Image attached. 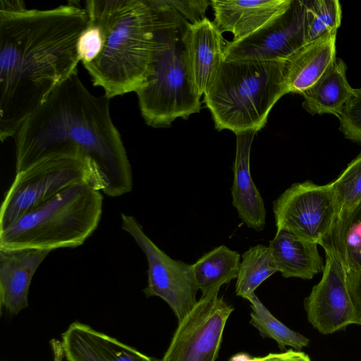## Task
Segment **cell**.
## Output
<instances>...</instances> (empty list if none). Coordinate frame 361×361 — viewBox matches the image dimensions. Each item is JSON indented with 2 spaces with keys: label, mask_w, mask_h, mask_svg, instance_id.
I'll list each match as a JSON object with an SVG mask.
<instances>
[{
  "label": "cell",
  "mask_w": 361,
  "mask_h": 361,
  "mask_svg": "<svg viewBox=\"0 0 361 361\" xmlns=\"http://www.w3.org/2000/svg\"><path fill=\"white\" fill-rule=\"evenodd\" d=\"M292 0H212V21L223 34L230 32L232 41H239L262 27L286 10Z\"/></svg>",
  "instance_id": "obj_16"
},
{
  "label": "cell",
  "mask_w": 361,
  "mask_h": 361,
  "mask_svg": "<svg viewBox=\"0 0 361 361\" xmlns=\"http://www.w3.org/2000/svg\"><path fill=\"white\" fill-rule=\"evenodd\" d=\"M226 41L208 18L190 25L188 52L195 85L202 96L224 60Z\"/></svg>",
  "instance_id": "obj_18"
},
{
  "label": "cell",
  "mask_w": 361,
  "mask_h": 361,
  "mask_svg": "<svg viewBox=\"0 0 361 361\" xmlns=\"http://www.w3.org/2000/svg\"><path fill=\"white\" fill-rule=\"evenodd\" d=\"M307 7L305 44L323 35L337 32L341 23V6L338 0H305Z\"/></svg>",
  "instance_id": "obj_25"
},
{
  "label": "cell",
  "mask_w": 361,
  "mask_h": 361,
  "mask_svg": "<svg viewBox=\"0 0 361 361\" xmlns=\"http://www.w3.org/2000/svg\"><path fill=\"white\" fill-rule=\"evenodd\" d=\"M277 231H286L302 240L322 245L336 219V205L329 183L307 180L293 183L273 202Z\"/></svg>",
  "instance_id": "obj_9"
},
{
  "label": "cell",
  "mask_w": 361,
  "mask_h": 361,
  "mask_svg": "<svg viewBox=\"0 0 361 361\" xmlns=\"http://www.w3.org/2000/svg\"><path fill=\"white\" fill-rule=\"evenodd\" d=\"M336 33L328 32L306 43L286 60L289 92L302 94L334 63Z\"/></svg>",
  "instance_id": "obj_17"
},
{
  "label": "cell",
  "mask_w": 361,
  "mask_h": 361,
  "mask_svg": "<svg viewBox=\"0 0 361 361\" xmlns=\"http://www.w3.org/2000/svg\"><path fill=\"white\" fill-rule=\"evenodd\" d=\"M103 39L100 27L88 19L87 26L80 35L77 45L79 60L83 66L92 62L99 56Z\"/></svg>",
  "instance_id": "obj_28"
},
{
  "label": "cell",
  "mask_w": 361,
  "mask_h": 361,
  "mask_svg": "<svg viewBox=\"0 0 361 361\" xmlns=\"http://www.w3.org/2000/svg\"><path fill=\"white\" fill-rule=\"evenodd\" d=\"M347 283L354 305L353 324L361 325V264L355 269L346 271Z\"/></svg>",
  "instance_id": "obj_30"
},
{
  "label": "cell",
  "mask_w": 361,
  "mask_h": 361,
  "mask_svg": "<svg viewBox=\"0 0 361 361\" xmlns=\"http://www.w3.org/2000/svg\"><path fill=\"white\" fill-rule=\"evenodd\" d=\"M329 185L334 197L336 219L330 235L321 246L342 259L348 221L361 203V152Z\"/></svg>",
  "instance_id": "obj_20"
},
{
  "label": "cell",
  "mask_w": 361,
  "mask_h": 361,
  "mask_svg": "<svg viewBox=\"0 0 361 361\" xmlns=\"http://www.w3.org/2000/svg\"><path fill=\"white\" fill-rule=\"evenodd\" d=\"M278 271L269 246L258 244L242 255L235 283V295L245 299Z\"/></svg>",
  "instance_id": "obj_23"
},
{
  "label": "cell",
  "mask_w": 361,
  "mask_h": 361,
  "mask_svg": "<svg viewBox=\"0 0 361 361\" xmlns=\"http://www.w3.org/2000/svg\"><path fill=\"white\" fill-rule=\"evenodd\" d=\"M229 361H261L260 357H253L245 353H240L233 355Z\"/></svg>",
  "instance_id": "obj_33"
},
{
  "label": "cell",
  "mask_w": 361,
  "mask_h": 361,
  "mask_svg": "<svg viewBox=\"0 0 361 361\" xmlns=\"http://www.w3.org/2000/svg\"><path fill=\"white\" fill-rule=\"evenodd\" d=\"M102 207L101 191L87 183L72 185L0 231V248L79 247L97 229Z\"/></svg>",
  "instance_id": "obj_6"
},
{
  "label": "cell",
  "mask_w": 361,
  "mask_h": 361,
  "mask_svg": "<svg viewBox=\"0 0 361 361\" xmlns=\"http://www.w3.org/2000/svg\"><path fill=\"white\" fill-rule=\"evenodd\" d=\"M319 282L304 300L307 317L322 334H331L353 324L354 305L341 259L328 249Z\"/></svg>",
  "instance_id": "obj_12"
},
{
  "label": "cell",
  "mask_w": 361,
  "mask_h": 361,
  "mask_svg": "<svg viewBox=\"0 0 361 361\" xmlns=\"http://www.w3.org/2000/svg\"><path fill=\"white\" fill-rule=\"evenodd\" d=\"M355 91L338 118L339 130L345 137L361 143V88L355 89Z\"/></svg>",
  "instance_id": "obj_27"
},
{
  "label": "cell",
  "mask_w": 361,
  "mask_h": 361,
  "mask_svg": "<svg viewBox=\"0 0 361 361\" xmlns=\"http://www.w3.org/2000/svg\"><path fill=\"white\" fill-rule=\"evenodd\" d=\"M85 8L104 37L99 56L83 66L93 85L102 87L109 99L136 92L143 84L153 47L152 0H87Z\"/></svg>",
  "instance_id": "obj_3"
},
{
  "label": "cell",
  "mask_w": 361,
  "mask_h": 361,
  "mask_svg": "<svg viewBox=\"0 0 361 361\" xmlns=\"http://www.w3.org/2000/svg\"><path fill=\"white\" fill-rule=\"evenodd\" d=\"M51 251L0 248V307L16 315L28 306L30 286L37 269Z\"/></svg>",
  "instance_id": "obj_13"
},
{
  "label": "cell",
  "mask_w": 361,
  "mask_h": 361,
  "mask_svg": "<svg viewBox=\"0 0 361 361\" xmlns=\"http://www.w3.org/2000/svg\"><path fill=\"white\" fill-rule=\"evenodd\" d=\"M240 254L221 245L205 253L192 264L202 296L219 292L220 288L238 278Z\"/></svg>",
  "instance_id": "obj_22"
},
{
  "label": "cell",
  "mask_w": 361,
  "mask_h": 361,
  "mask_svg": "<svg viewBox=\"0 0 361 361\" xmlns=\"http://www.w3.org/2000/svg\"><path fill=\"white\" fill-rule=\"evenodd\" d=\"M305 0H292L289 7L249 36L226 42L224 61H286L305 44Z\"/></svg>",
  "instance_id": "obj_11"
},
{
  "label": "cell",
  "mask_w": 361,
  "mask_h": 361,
  "mask_svg": "<svg viewBox=\"0 0 361 361\" xmlns=\"http://www.w3.org/2000/svg\"><path fill=\"white\" fill-rule=\"evenodd\" d=\"M87 179L84 162L72 156L48 157L16 173L1 203L0 231L65 188L87 183Z\"/></svg>",
  "instance_id": "obj_7"
},
{
  "label": "cell",
  "mask_w": 361,
  "mask_h": 361,
  "mask_svg": "<svg viewBox=\"0 0 361 361\" xmlns=\"http://www.w3.org/2000/svg\"><path fill=\"white\" fill-rule=\"evenodd\" d=\"M85 8L68 1L27 9L21 1L0 8V139L15 136L63 81L78 73L77 45L87 27Z\"/></svg>",
  "instance_id": "obj_1"
},
{
  "label": "cell",
  "mask_w": 361,
  "mask_h": 361,
  "mask_svg": "<svg viewBox=\"0 0 361 361\" xmlns=\"http://www.w3.org/2000/svg\"><path fill=\"white\" fill-rule=\"evenodd\" d=\"M121 228L135 241L145 255L147 264V297L157 296L171 308L178 322L192 310L198 289L192 264L175 260L147 235L133 216L121 214Z\"/></svg>",
  "instance_id": "obj_8"
},
{
  "label": "cell",
  "mask_w": 361,
  "mask_h": 361,
  "mask_svg": "<svg viewBox=\"0 0 361 361\" xmlns=\"http://www.w3.org/2000/svg\"><path fill=\"white\" fill-rule=\"evenodd\" d=\"M317 245L286 231H277L268 246L278 271L284 278L311 279L324 268Z\"/></svg>",
  "instance_id": "obj_19"
},
{
  "label": "cell",
  "mask_w": 361,
  "mask_h": 361,
  "mask_svg": "<svg viewBox=\"0 0 361 361\" xmlns=\"http://www.w3.org/2000/svg\"><path fill=\"white\" fill-rule=\"evenodd\" d=\"M233 311L219 292L202 296L178 322L166 352L157 361H215Z\"/></svg>",
  "instance_id": "obj_10"
},
{
  "label": "cell",
  "mask_w": 361,
  "mask_h": 361,
  "mask_svg": "<svg viewBox=\"0 0 361 361\" xmlns=\"http://www.w3.org/2000/svg\"><path fill=\"white\" fill-rule=\"evenodd\" d=\"M54 361H63L65 357L61 341L56 339L51 341Z\"/></svg>",
  "instance_id": "obj_32"
},
{
  "label": "cell",
  "mask_w": 361,
  "mask_h": 361,
  "mask_svg": "<svg viewBox=\"0 0 361 361\" xmlns=\"http://www.w3.org/2000/svg\"><path fill=\"white\" fill-rule=\"evenodd\" d=\"M257 133V130H247L235 134L236 152L231 195L232 204L243 224L256 231H262L264 228L267 212L250 169L251 145Z\"/></svg>",
  "instance_id": "obj_15"
},
{
  "label": "cell",
  "mask_w": 361,
  "mask_h": 361,
  "mask_svg": "<svg viewBox=\"0 0 361 361\" xmlns=\"http://www.w3.org/2000/svg\"><path fill=\"white\" fill-rule=\"evenodd\" d=\"M16 173L48 157H75L87 183L116 197L131 192L132 168L110 114V99L92 94L78 73L61 83L15 136Z\"/></svg>",
  "instance_id": "obj_2"
},
{
  "label": "cell",
  "mask_w": 361,
  "mask_h": 361,
  "mask_svg": "<svg viewBox=\"0 0 361 361\" xmlns=\"http://www.w3.org/2000/svg\"><path fill=\"white\" fill-rule=\"evenodd\" d=\"M252 310L250 324L263 337L274 340L281 350L290 346L300 350L308 345L310 339L278 320L253 293L246 299Z\"/></svg>",
  "instance_id": "obj_24"
},
{
  "label": "cell",
  "mask_w": 361,
  "mask_h": 361,
  "mask_svg": "<svg viewBox=\"0 0 361 361\" xmlns=\"http://www.w3.org/2000/svg\"><path fill=\"white\" fill-rule=\"evenodd\" d=\"M261 361H311L309 356L301 351L288 350L281 353H269L260 357Z\"/></svg>",
  "instance_id": "obj_31"
},
{
  "label": "cell",
  "mask_w": 361,
  "mask_h": 361,
  "mask_svg": "<svg viewBox=\"0 0 361 361\" xmlns=\"http://www.w3.org/2000/svg\"><path fill=\"white\" fill-rule=\"evenodd\" d=\"M68 361H157L91 326L73 322L61 335Z\"/></svg>",
  "instance_id": "obj_14"
},
{
  "label": "cell",
  "mask_w": 361,
  "mask_h": 361,
  "mask_svg": "<svg viewBox=\"0 0 361 361\" xmlns=\"http://www.w3.org/2000/svg\"><path fill=\"white\" fill-rule=\"evenodd\" d=\"M342 261L346 271L355 269L361 264V203L347 225Z\"/></svg>",
  "instance_id": "obj_26"
},
{
  "label": "cell",
  "mask_w": 361,
  "mask_h": 361,
  "mask_svg": "<svg viewBox=\"0 0 361 361\" xmlns=\"http://www.w3.org/2000/svg\"><path fill=\"white\" fill-rule=\"evenodd\" d=\"M154 42L142 87L136 92L141 114L153 128H167L201 109L189 60L190 25L166 0H152Z\"/></svg>",
  "instance_id": "obj_4"
},
{
  "label": "cell",
  "mask_w": 361,
  "mask_h": 361,
  "mask_svg": "<svg viewBox=\"0 0 361 361\" xmlns=\"http://www.w3.org/2000/svg\"><path fill=\"white\" fill-rule=\"evenodd\" d=\"M346 71L345 63L336 58L323 75L301 94L303 109L311 115L329 114L338 118L355 93L347 80Z\"/></svg>",
  "instance_id": "obj_21"
},
{
  "label": "cell",
  "mask_w": 361,
  "mask_h": 361,
  "mask_svg": "<svg viewBox=\"0 0 361 361\" xmlns=\"http://www.w3.org/2000/svg\"><path fill=\"white\" fill-rule=\"evenodd\" d=\"M166 1L190 24L199 22L206 18L204 16L205 11L208 6L211 5V1L207 0H166Z\"/></svg>",
  "instance_id": "obj_29"
},
{
  "label": "cell",
  "mask_w": 361,
  "mask_h": 361,
  "mask_svg": "<svg viewBox=\"0 0 361 361\" xmlns=\"http://www.w3.org/2000/svg\"><path fill=\"white\" fill-rule=\"evenodd\" d=\"M289 92L286 61L223 60L204 92L219 131L260 130Z\"/></svg>",
  "instance_id": "obj_5"
}]
</instances>
